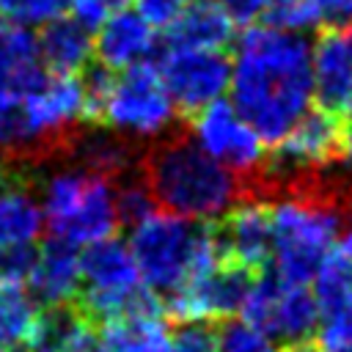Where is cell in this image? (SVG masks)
I'll use <instances>...</instances> for the list:
<instances>
[{
  "label": "cell",
  "mask_w": 352,
  "mask_h": 352,
  "mask_svg": "<svg viewBox=\"0 0 352 352\" xmlns=\"http://www.w3.org/2000/svg\"><path fill=\"white\" fill-rule=\"evenodd\" d=\"M231 102L267 146L280 143L311 110L314 47L302 33L250 25L236 44Z\"/></svg>",
  "instance_id": "obj_1"
},
{
  "label": "cell",
  "mask_w": 352,
  "mask_h": 352,
  "mask_svg": "<svg viewBox=\"0 0 352 352\" xmlns=\"http://www.w3.org/2000/svg\"><path fill=\"white\" fill-rule=\"evenodd\" d=\"M272 212V272L289 283H314L341 236L344 190L322 182L314 190L286 192Z\"/></svg>",
  "instance_id": "obj_2"
},
{
  "label": "cell",
  "mask_w": 352,
  "mask_h": 352,
  "mask_svg": "<svg viewBox=\"0 0 352 352\" xmlns=\"http://www.w3.org/2000/svg\"><path fill=\"white\" fill-rule=\"evenodd\" d=\"M129 248L143 283L154 294L170 297L198 275L226 261L217 226L182 217L176 212H151L129 228Z\"/></svg>",
  "instance_id": "obj_3"
},
{
  "label": "cell",
  "mask_w": 352,
  "mask_h": 352,
  "mask_svg": "<svg viewBox=\"0 0 352 352\" xmlns=\"http://www.w3.org/2000/svg\"><path fill=\"white\" fill-rule=\"evenodd\" d=\"M143 176L162 209L201 223L223 217L242 198L239 173L187 138L160 146L146 160Z\"/></svg>",
  "instance_id": "obj_4"
},
{
  "label": "cell",
  "mask_w": 352,
  "mask_h": 352,
  "mask_svg": "<svg viewBox=\"0 0 352 352\" xmlns=\"http://www.w3.org/2000/svg\"><path fill=\"white\" fill-rule=\"evenodd\" d=\"M41 209L50 234L77 248L113 236L121 223L110 176L88 168L52 173L44 184Z\"/></svg>",
  "instance_id": "obj_5"
},
{
  "label": "cell",
  "mask_w": 352,
  "mask_h": 352,
  "mask_svg": "<svg viewBox=\"0 0 352 352\" xmlns=\"http://www.w3.org/2000/svg\"><path fill=\"white\" fill-rule=\"evenodd\" d=\"M82 261V289L80 302L91 319H113L126 311L160 302L157 294L143 283L135 253L126 242L107 236L85 245Z\"/></svg>",
  "instance_id": "obj_6"
},
{
  "label": "cell",
  "mask_w": 352,
  "mask_h": 352,
  "mask_svg": "<svg viewBox=\"0 0 352 352\" xmlns=\"http://www.w3.org/2000/svg\"><path fill=\"white\" fill-rule=\"evenodd\" d=\"M176 113L179 110L165 88L160 66L140 60L113 77L96 124H104L121 135L157 138L173 124Z\"/></svg>",
  "instance_id": "obj_7"
},
{
  "label": "cell",
  "mask_w": 352,
  "mask_h": 352,
  "mask_svg": "<svg viewBox=\"0 0 352 352\" xmlns=\"http://www.w3.org/2000/svg\"><path fill=\"white\" fill-rule=\"evenodd\" d=\"M239 316L253 327L270 333L289 349L314 341L319 330L316 294L305 283H289L272 270H261L256 275Z\"/></svg>",
  "instance_id": "obj_8"
},
{
  "label": "cell",
  "mask_w": 352,
  "mask_h": 352,
  "mask_svg": "<svg viewBox=\"0 0 352 352\" xmlns=\"http://www.w3.org/2000/svg\"><path fill=\"white\" fill-rule=\"evenodd\" d=\"M157 66L176 110L190 118L223 99V94L231 88L234 63L223 55V50L165 47Z\"/></svg>",
  "instance_id": "obj_9"
},
{
  "label": "cell",
  "mask_w": 352,
  "mask_h": 352,
  "mask_svg": "<svg viewBox=\"0 0 352 352\" xmlns=\"http://www.w3.org/2000/svg\"><path fill=\"white\" fill-rule=\"evenodd\" d=\"M192 140L234 173H261L267 143L228 99H217L192 116Z\"/></svg>",
  "instance_id": "obj_10"
},
{
  "label": "cell",
  "mask_w": 352,
  "mask_h": 352,
  "mask_svg": "<svg viewBox=\"0 0 352 352\" xmlns=\"http://www.w3.org/2000/svg\"><path fill=\"white\" fill-rule=\"evenodd\" d=\"M256 270L226 258L212 272L192 278L168 297V311L179 322L228 319L242 311V302L256 280Z\"/></svg>",
  "instance_id": "obj_11"
},
{
  "label": "cell",
  "mask_w": 352,
  "mask_h": 352,
  "mask_svg": "<svg viewBox=\"0 0 352 352\" xmlns=\"http://www.w3.org/2000/svg\"><path fill=\"white\" fill-rule=\"evenodd\" d=\"M74 121H85V82L77 74L44 77L22 102L28 146L63 138Z\"/></svg>",
  "instance_id": "obj_12"
},
{
  "label": "cell",
  "mask_w": 352,
  "mask_h": 352,
  "mask_svg": "<svg viewBox=\"0 0 352 352\" xmlns=\"http://www.w3.org/2000/svg\"><path fill=\"white\" fill-rule=\"evenodd\" d=\"M217 236L226 258L245 264L256 272L272 261V212L258 198H245L226 212L217 226Z\"/></svg>",
  "instance_id": "obj_13"
},
{
  "label": "cell",
  "mask_w": 352,
  "mask_h": 352,
  "mask_svg": "<svg viewBox=\"0 0 352 352\" xmlns=\"http://www.w3.org/2000/svg\"><path fill=\"white\" fill-rule=\"evenodd\" d=\"M314 99L327 113L352 121V44L338 28H324L314 44Z\"/></svg>",
  "instance_id": "obj_14"
},
{
  "label": "cell",
  "mask_w": 352,
  "mask_h": 352,
  "mask_svg": "<svg viewBox=\"0 0 352 352\" xmlns=\"http://www.w3.org/2000/svg\"><path fill=\"white\" fill-rule=\"evenodd\" d=\"M28 286L33 297L47 308H60L77 300L82 289V261L77 245L58 236L47 239L38 248Z\"/></svg>",
  "instance_id": "obj_15"
},
{
  "label": "cell",
  "mask_w": 352,
  "mask_h": 352,
  "mask_svg": "<svg viewBox=\"0 0 352 352\" xmlns=\"http://www.w3.org/2000/svg\"><path fill=\"white\" fill-rule=\"evenodd\" d=\"M96 58L110 72H124L140 60H148L154 50V28L138 11L113 14L94 36Z\"/></svg>",
  "instance_id": "obj_16"
},
{
  "label": "cell",
  "mask_w": 352,
  "mask_h": 352,
  "mask_svg": "<svg viewBox=\"0 0 352 352\" xmlns=\"http://www.w3.org/2000/svg\"><path fill=\"white\" fill-rule=\"evenodd\" d=\"M168 341V327L162 319V305H143L121 316L104 319L96 333V352H162Z\"/></svg>",
  "instance_id": "obj_17"
},
{
  "label": "cell",
  "mask_w": 352,
  "mask_h": 352,
  "mask_svg": "<svg viewBox=\"0 0 352 352\" xmlns=\"http://www.w3.org/2000/svg\"><path fill=\"white\" fill-rule=\"evenodd\" d=\"M38 52L44 66L52 74H80L88 69V60L96 55L94 36L74 16H58L41 25Z\"/></svg>",
  "instance_id": "obj_18"
},
{
  "label": "cell",
  "mask_w": 352,
  "mask_h": 352,
  "mask_svg": "<svg viewBox=\"0 0 352 352\" xmlns=\"http://www.w3.org/2000/svg\"><path fill=\"white\" fill-rule=\"evenodd\" d=\"M236 22L223 8L220 0H192L184 14L165 30L168 47H198V50H223L234 38Z\"/></svg>",
  "instance_id": "obj_19"
},
{
  "label": "cell",
  "mask_w": 352,
  "mask_h": 352,
  "mask_svg": "<svg viewBox=\"0 0 352 352\" xmlns=\"http://www.w3.org/2000/svg\"><path fill=\"white\" fill-rule=\"evenodd\" d=\"M30 352H96V330L85 311L47 308L28 341Z\"/></svg>",
  "instance_id": "obj_20"
},
{
  "label": "cell",
  "mask_w": 352,
  "mask_h": 352,
  "mask_svg": "<svg viewBox=\"0 0 352 352\" xmlns=\"http://www.w3.org/2000/svg\"><path fill=\"white\" fill-rule=\"evenodd\" d=\"M44 226V209L30 195V190L11 179H0V250L8 245L33 242L41 234Z\"/></svg>",
  "instance_id": "obj_21"
},
{
  "label": "cell",
  "mask_w": 352,
  "mask_h": 352,
  "mask_svg": "<svg viewBox=\"0 0 352 352\" xmlns=\"http://www.w3.org/2000/svg\"><path fill=\"white\" fill-rule=\"evenodd\" d=\"M0 72L33 91L47 74L38 52V36L30 28L0 19Z\"/></svg>",
  "instance_id": "obj_22"
},
{
  "label": "cell",
  "mask_w": 352,
  "mask_h": 352,
  "mask_svg": "<svg viewBox=\"0 0 352 352\" xmlns=\"http://www.w3.org/2000/svg\"><path fill=\"white\" fill-rule=\"evenodd\" d=\"M38 322L33 292L25 283L0 280V349L28 346L30 333Z\"/></svg>",
  "instance_id": "obj_23"
},
{
  "label": "cell",
  "mask_w": 352,
  "mask_h": 352,
  "mask_svg": "<svg viewBox=\"0 0 352 352\" xmlns=\"http://www.w3.org/2000/svg\"><path fill=\"white\" fill-rule=\"evenodd\" d=\"M72 148L88 170H96V173H104V176L124 173L132 165V148L121 138V132H116V129H110V132H102V129L85 132L72 143Z\"/></svg>",
  "instance_id": "obj_24"
},
{
  "label": "cell",
  "mask_w": 352,
  "mask_h": 352,
  "mask_svg": "<svg viewBox=\"0 0 352 352\" xmlns=\"http://www.w3.org/2000/svg\"><path fill=\"white\" fill-rule=\"evenodd\" d=\"M30 91L0 72V151H16L28 146L22 126V102Z\"/></svg>",
  "instance_id": "obj_25"
},
{
  "label": "cell",
  "mask_w": 352,
  "mask_h": 352,
  "mask_svg": "<svg viewBox=\"0 0 352 352\" xmlns=\"http://www.w3.org/2000/svg\"><path fill=\"white\" fill-rule=\"evenodd\" d=\"M217 352H289L278 338L253 327L245 319L226 322L217 330Z\"/></svg>",
  "instance_id": "obj_26"
},
{
  "label": "cell",
  "mask_w": 352,
  "mask_h": 352,
  "mask_svg": "<svg viewBox=\"0 0 352 352\" xmlns=\"http://www.w3.org/2000/svg\"><path fill=\"white\" fill-rule=\"evenodd\" d=\"M264 22L280 30L292 33H305L316 25H322L319 8L314 0H270L264 11Z\"/></svg>",
  "instance_id": "obj_27"
},
{
  "label": "cell",
  "mask_w": 352,
  "mask_h": 352,
  "mask_svg": "<svg viewBox=\"0 0 352 352\" xmlns=\"http://www.w3.org/2000/svg\"><path fill=\"white\" fill-rule=\"evenodd\" d=\"M72 8V0H0V19L25 25V28H41L63 11Z\"/></svg>",
  "instance_id": "obj_28"
},
{
  "label": "cell",
  "mask_w": 352,
  "mask_h": 352,
  "mask_svg": "<svg viewBox=\"0 0 352 352\" xmlns=\"http://www.w3.org/2000/svg\"><path fill=\"white\" fill-rule=\"evenodd\" d=\"M116 201H118V217L129 228L157 209V198H154V192H151V187H148L143 173L138 179L129 176L121 187H116Z\"/></svg>",
  "instance_id": "obj_29"
},
{
  "label": "cell",
  "mask_w": 352,
  "mask_h": 352,
  "mask_svg": "<svg viewBox=\"0 0 352 352\" xmlns=\"http://www.w3.org/2000/svg\"><path fill=\"white\" fill-rule=\"evenodd\" d=\"M162 352H217V333L209 322H182L168 333Z\"/></svg>",
  "instance_id": "obj_30"
},
{
  "label": "cell",
  "mask_w": 352,
  "mask_h": 352,
  "mask_svg": "<svg viewBox=\"0 0 352 352\" xmlns=\"http://www.w3.org/2000/svg\"><path fill=\"white\" fill-rule=\"evenodd\" d=\"M36 256H38V250L33 248V242L3 248L0 250V280L28 283L30 280V272L36 267Z\"/></svg>",
  "instance_id": "obj_31"
},
{
  "label": "cell",
  "mask_w": 352,
  "mask_h": 352,
  "mask_svg": "<svg viewBox=\"0 0 352 352\" xmlns=\"http://www.w3.org/2000/svg\"><path fill=\"white\" fill-rule=\"evenodd\" d=\"M135 0H72V16L80 22V25H85L91 33L94 30H99L113 14H118V11H124V8H129Z\"/></svg>",
  "instance_id": "obj_32"
},
{
  "label": "cell",
  "mask_w": 352,
  "mask_h": 352,
  "mask_svg": "<svg viewBox=\"0 0 352 352\" xmlns=\"http://www.w3.org/2000/svg\"><path fill=\"white\" fill-rule=\"evenodd\" d=\"M190 0H135V11L154 28V30H168L187 8Z\"/></svg>",
  "instance_id": "obj_33"
},
{
  "label": "cell",
  "mask_w": 352,
  "mask_h": 352,
  "mask_svg": "<svg viewBox=\"0 0 352 352\" xmlns=\"http://www.w3.org/2000/svg\"><path fill=\"white\" fill-rule=\"evenodd\" d=\"M220 3L231 14V19L236 25H248V28L256 19H261L264 11H267V6H270V0H220Z\"/></svg>",
  "instance_id": "obj_34"
},
{
  "label": "cell",
  "mask_w": 352,
  "mask_h": 352,
  "mask_svg": "<svg viewBox=\"0 0 352 352\" xmlns=\"http://www.w3.org/2000/svg\"><path fill=\"white\" fill-rule=\"evenodd\" d=\"M324 28H346L352 22V0H314Z\"/></svg>",
  "instance_id": "obj_35"
},
{
  "label": "cell",
  "mask_w": 352,
  "mask_h": 352,
  "mask_svg": "<svg viewBox=\"0 0 352 352\" xmlns=\"http://www.w3.org/2000/svg\"><path fill=\"white\" fill-rule=\"evenodd\" d=\"M344 162L352 168V121H346V140H344Z\"/></svg>",
  "instance_id": "obj_36"
},
{
  "label": "cell",
  "mask_w": 352,
  "mask_h": 352,
  "mask_svg": "<svg viewBox=\"0 0 352 352\" xmlns=\"http://www.w3.org/2000/svg\"><path fill=\"white\" fill-rule=\"evenodd\" d=\"M289 352H327L324 346H319V344H302V346H294V349H289Z\"/></svg>",
  "instance_id": "obj_37"
},
{
  "label": "cell",
  "mask_w": 352,
  "mask_h": 352,
  "mask_svg": "<svg viewBox=\"0 0 352 352\" xmlns=\"http://www.w3.org/2000/svg\"><path fill=\"white\" fill-rule=\"evenodd\" d=\"M344 206H346V214H349V220H352V184L344 187Z\"/></svg>",
  "instance_id": "obj_38"
},
{
  "label": "cell",
  "mask_w": 352,
  "mask_h": 352,
  "mask_svg": "<svg viewBox=\"0 0 352 352\" xmlns=\"http://www.w3.org/2000/svg\"><path fill=\"white\" fill-rule=\"evenodd\" d=\"M346 38H349V44H352V22L346 25Z\"/></svg>",
  "instance_id": "obj_39"
},
{
  "label": "cell",
  "mask_w": 352,
  "mask_h": 352,
  "mask_svg": "<svg viewBox=\"0 0 352 352\" xmlns=\"http://www.w3.org/2000/svg\"><path fill=\"white\" fill-rule=\"evenodd\" d=\"M344 352H352V344H349V346H346V349H344Z\"/></svg>",
  "instance_id": "obj_40"
},
{
  "label": "cell",
  "mask_w": 352,
  "mask_h": 352,
  "mask_svg": "<svg viewBox=\"0 0 352 352\" xmlns=\"http://www.w3.org/2000/svg\"><path fill=\"white\" fill-rule=\"evenodd\" d=\"M0 352H14V349H0Z\"/></svg>",
  "instance_id": "obj_41"
}]
</instances>
